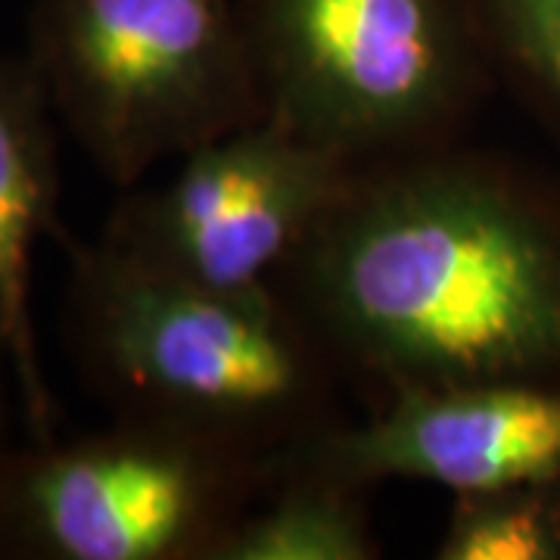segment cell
I'll return each instance as SVG.
<instances>
[{
	"instance_id": "1",
	"label": "cell",
	"mask_w": 560,
	"mask_h": 560,
	"mask_svg": "<svg viewBox=\"0 0 560 560\" xmlns=\"http://www.w3.org/2000/svg\"><path fill=\"white\" fill-rule=\"evenodd\" d=\"M312 293L401 389L560 368V231L477 172L430 168L342 197L315 224Z\"/></svg>"
},
{
	"instance_id": "2",
	"label": "cell",
	"mask_w": 560,
	"mask_h": 560,
	"mask_svg": "<svg viewBox=\"0 0 560 560\" xmlns=\"http://www.w3.org/2000/svg\"><path fill=\"white\" fill-rule=\"evenodd\" d=\"M32 66L113 180L221 138L243 69L221 0H44Z\"/></svg>"
},
{
	"instance_id": "3",
	"label": "cell",
	"mask_w": 560,
	"mask_h": 560,
	"mask_svg": "<svg viewBox=\"0 0 560 560\" xmlns=\"http://www.w3.org/2000/svg\"><path fill=\"white\" fill-rule=\"evenodd\" d=\"M75 327L97 381L135 418L261 420L305 389L265 290H212L101 246L79 253Z\"/></svg>"
},
{
	"instance_id": "4",
	"label": "cell",
	"mask_w": 560,
	"mask_h": 560,
	"mask_svg": "<svg viewBox=\"0 0 560 560\" xmlns=\"http://www.w3.org/2000/svg\"><path fill=\"white\" fill-rule=\"evenodd\" d=\"M265 75L280 125L346 153L436 119L460 38L445 0H268Z\"/></svg>"
},
{
	"instance_id": "5",
	"label": "cell",
	"mask_w": 560,
	"mask_h": 560,
	"mask_svg": "<svg viewBox=\"0 0 560 560\" xmlns=\"http://www.w3.org/2000/svg\"><path fill=\"white\" fill-rule=\"evenodd\" d=\"M342 197L340 150L271 119L190 150L178 178L121 209L109 246L212 290H259Z\"/></svg>"
},
{
	"instance_id": "6",
	"label": "cell",
	"mask_w": 560,
	"mask_h": 560,
	"mask_svg": "<svg viewBox=\"0 0 560 560\" xmlns=\"http://www.w3.org/2000/svg\"><path fill=\"white\" fill-rule=\"evenodd\" d=\"M212 470L175 423L135 418L113 433L0 460V555L162 560L200 536Z\"/></svg>"
},
{
	"instance_id": "7",
	"label": "cell",
	"mask_w": 560,
	"mask_h": 560,
	"mask_svg": "<svg viewBox=\"0 0 560 560\" xmlns=\"http://www.w3.org/2000/svg\"><path fill=\"white\" fill-rule=\"evenodd\" d=\"M330 455L349 480L415 477L458 495L560 480V393L529 381L405 386Z\"/></svg>"
},
{
	"instance_id": "8",
	"label": "cell",
	"mask_w": 560,
	"mask_h": 560,
	"mask_svg": "<svg viewBox=\"0 0 560 560\" xmlns=\"http://www.w3.org/2000/svg\"><path fill=\"white\" fill-rule=\"evenodd\" d=\"M47 234H57L50 97L32 62L0 60V359L38 442H50L54 423L32 318L35 249Z\"/></svg>"
},
{
	"instance_id": "9",
	"label": "cell",
	"mask_w": 560,
	"mask_h": 560,
	"mask_svg": "<svg viewBox=\"0 0 560 560\" xmlns=\"http://www.w3.org/2000/svg\"><path fill=\"white\" fill-rule=\"evenodd\" d=\"M224 560H364L374 555L352 501L330 489H300L228 533Z\"/></svg>"
},
{
	"instance_id": "10",
	"label": "cell",
	"mask_w": 560,
	"mask_h": 560,
	"mask_svg": "<svg viewBox=\"0 0 560 560\" xmlns=\"http://www.w3.org/2000/svg\"><path fill=\"white\" fill-rule=\"evenodd\" d=\"M442 560L560 558V480L460 495Z\"/></svg>"
},
{
	"instance_id": "11",
	"label": "cell",
	"mask_w": 560,
	"mask_h": 560,
	"mask_svg": "<svg viewBox=\"0 0 560 560\" xmlns=\"http://www.w3.org/2000/svg\"><path fill=\"white\" fill-rule=\"evenodd\" d=\"M501 47L539 84L560 101V0H486Z\"/></svg>"
},
{
	"instance_id": "12",
	"label": "cell",
	"mask_w": 560,
	"mask_h": 560,
	"mask_svg": "<svg viewBox=\"0 0 560 560\" xmlns=\"http://www.w3.org/2000/svg\"><path fill=\"white\" fill-rule=\"evenodd\" d=\"M0 361H3V359H0Z\"/></svg>"
}]
</instances>
